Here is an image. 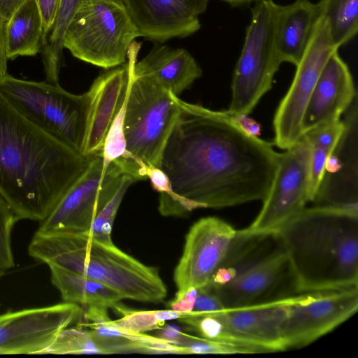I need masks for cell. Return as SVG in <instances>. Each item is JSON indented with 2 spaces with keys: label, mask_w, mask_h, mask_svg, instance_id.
I'll use <instances>...</instances> for the list:
<instances>
[{
  "label": "cell",
  "mask_w": 358,
  "mask_h": 358,
  "mask_svg": "<svg viewBox=\"0 0 358 358\" xmlns=\"http://www.w3.org/2000/svg\"><path fill=\"white\" fill-rule=\"evenodd\" d=\"M126 103L127 99L110 127L104 141L101 154L104 169H106L110 162L120 158L125 152L124 117Z\"/></svg>",
  "instance_id": "31"
},
{
  "label": "cell",
  "mask_w": 358,
  "mask_h": 358,
  "mask_svg": "<svg viewBox=\"0 0 358 358\" xmlns=\"http://www.w3.org/2000/svg\"><path fill=\"white\" fill-rule=\"evenodd\" d=\"M43 20L36 0H26L6 25L7 57L34 56L41 51Z\"/></svg>",
  "instance_id": "25"
},
{
  "label": "cell",
  "mask_w": 358,
  "mask_h": 358,
  "mask_svg": "<svg viewBox=\"0 0 358 358\" xmlns=\"http://www.w3.org/2000/svg\"><path fill=\"white\" fill-rule=\"evenodd\" d=\"M317 3L322 16L328 21L334 43L340 48L353 39L358 31V0H320Z\"/></svg>",
  "instance_id": "26"
},
{
  "label": "cell",
  "mask_w": 358,
  "mask_h": 358,
  "mask_svg": "<svg viewBox=\"0 0 358 358\" xmlns=\"http://www.w3.org/2000/svg\"><path fill=\"white\" fill-rule=\"evenodd\" d=\"M26 0H0V19L8 22Z\"/></svg>",
  "instance_id": "40"
},
{
  "label": "cell",
  "mask_w": 358,
  "mask_h": 358,
  "mask_svg": "<svg viewBox=\"0 0 358 358\" xmlns=\"http://www.w3.org/2000/svg\"><path fill=\"white\" fill-rule=\"evenodd\" d=\"M0 95L31 123L82 154L88 115L86 92L74 94L59 83L7 74L0 80Z\"/></svg>",
  "instance_id": "6"
},
{
  "label": "cell",
  "mask_w": 358,
  "mask_h": 358,
  "mask_svg": "<svg viewBox=\"0 0 358 358\" xmlns=\"http://www.w3.org/2000/svg\"><path fill=\"white\" fill-rule=\"evenodd\" d=\"M7 22L0 19V80L7 74V44L6 25Z\"/></svg>",
  "instance_id": "38"
},
{
  "label": "cell",
  "mask_w": 358,
  "mask_h": 358,
  "mask_svg": "<svg viewBox=\"0 0 358 358\" xmlns=\"http://www.w3.org/2000/svg\"><path fill=\"white\" fill-rule=\"evenodd\" d=\"M311 145L304 135L279 153L275 174L262 207L242 231L250 236H273L310 202Z\"/></svg>",
  "instance_id": "10"
},
{
  "label": "cell",
  "mask_w": 358,
  "mask_h": 358,
  "mask_svg": "<svg viewBox=\"0 0 358 358\" xmlns=\"http://www.w3.org/2000/svg\"><path fill=\"white\" fill-rule=\"evenodd\" d=\"M36 1L43 20V42L55 23L59 0H36Z\"/></svg>",
  "instance_id": "35"
},
{
  "label": "cell",
  "mask_w": 358,
  "mask_h": 358,
  "mask_svg": "<svg viewBox=\"0 0 358 358\" xmlns=\"http://www.w3.org/2000/svg\"><path fill=\"white\" fill-rule=\"evenodd\" d=\"M178 103L159 165L170 185L169 194H159V213L183 216L263 201L279 157L271 144L245 131L227 110L180 98Z\"/></svg>",
  "instance_id": "1"
},
{
  "label": "cell",
  "mask_w": 358,
  "mask_h": 358,
  "mask_svg": "<svg viewBox=\"0 0 358 358\" xmlns=\"http://www.w3.org/2000/svg\"><path fill=\"white\" fill-rule=\"evenodd\" d=\"M113 308L121 315L113 320L118 327L133 333L146 334L161 329L165 323L160 321L156 310H137L128 308L119 303Z\"/></svg>",
  "instance_id": "29"
},
{
  "label": "cell",
  "mask_w": 358,
  "mask_h": 358,
  "mask_svg": "<svg viewBox=\"0 0 358 358\" xmlns=\"http://www.w3.org/2000/svg\"><path fill=\"white\" fill-rule=\"evenodd\" d=\"M138 31L121 1L80 0L66 27L63 47L87 63L106 69L127 60Z\"/></svg>",
  "instance_id": "7"
},
{
  "label": "cell",
  "mask_w": 358,
  "mask_h": 358,
  "mask_svg": "<svg viewBox=\"0 0 358 358\" xmlns=\"http://www.w3.org/2000/svg\"><path fill=\"white\" fill-rule=\"evenodd\" d=\"M133 182L134 179L125 175L116 193L98 213L86 232L90 237L103 243H113L111 238L113 223L122 199Z\"/></svg>",
  "instance_id": "27"
},
{
  "label": "cell",
  "mask_w": 358,
  "mask_h": 358,
  "mask_svg": "<svg viewBox=\"0 0 358 358\" xmlns=\"http://www.w3.org/2000/svg\"><path fill=\"white\" fill-rule=\"evenodd\" d=\"M132 73L152 78L178 96L202 76L200 66L187 50L159 45L136 62Z\"/></svg>",
  "instance_id": "22"
},
{
  "label": "cell",
  "mask_w": 358,
  "mask_h": 358,
  "mask_svg": "<svg viewBox=\"0 0 358 358\" xmlns=\"http://www.w3.org/2000/svg\"><path fill=\"white\" fill-rule=\"evenodd\" d=\"M345 128L343 120H339L319 125L303 134L312 148L333 150Z\"/></svg>",
  "instance_id": "32"
},
{
  "label": "cell",
  "mask_w": 358,
  "mask_h": 358,
  "mask_svg": "<svg viewBox=\"0 0 358 358\" xmlns=\"http://www.w3.org/2000/svg\"><path fill=\"white\" fill-rule=\"evenodd\" d=\"M140 48L141 43L134 41L127 62L101 73L86 92L88 115L83 155L101 157L106 134L127 98Z\"/></svg>",
  "instance_id": "16"
},
{
  "label": "cell",
  "mask_w": 358,
  "mask_h": 358,
  "mask_svg": "<svg viewBox=\"0 0 358 358\" xmlns=\"http://www.w3.org/2000/svg\"><path fill=\"white\" fill-rule=\"evenodd\" d=\"M148 178L150 180L153 189L159 194H169L170 185L168 178L159 168H152L148 172Z\"/></svg>",
  "instance_id": "37"
},
{
  "label": "cell",
  "mask_w": 358,
  "mask_h": 358,
  "mask_svg": "<svg viewBox=\"0 0 358 358\" xmlns=\"http://www.w3.org/2000/svg\"><path fill=\"white\" fill-rule=\"evenodd\" d=\"M237 234V229L219 217H206L194 222L186 234L182 254L174 270L176 294L208 286L226 261Z\"/></svg>",
  "instance_id": "14"
},
{
  "label": "cell",
  "mask_w": 358,
  "mask_h": 358,
  "mask_svg": "<svg viewBox=\"0 0 358 358\" xmlns=\"http://www.w3.org/2000/svg\"><path fill=\"white\" fill-rule=\"evenodd\" d=\"M178 99L152 78L131 73L124 117L126 149L114 162L134 182L147 179L149 169L159 168L179 115Z\"/></svg>",
  "instance_id": "5"
},
{
  "label": "cell",
  "mask_w": 358,
  "mask_h": 358,
  "mask_svg": "<svg viewBox=\"0 0 358 358\" xmlns=\"http://www.w3.org/2000/svg\"><path fill=\"white\" fill-rule=\"evenodd\" d=\"M333 150L311 147L310 160V195L313 201L322 179L327 159Z\"/></svg>",
  "instance_id": "33"
},
{
  "label": "cell",
  "mask_w": 358,
  "mask_h": 358,
  "mask_svg": "<svg viewBox=\"0 0 358 358\" xmlns=\"http://www.w3.org/2000/svg\"><path fill=\"white\" fill-rule=\"evenodd\" d=\"M286 268V255L280 245L263 258L242 266L227 284L209 288L226 308L252 304L275 286Z\"/></svg>",
  "instance_id": "20"
},
{
  "label": "cell",
  "mask_w": 358,
  "mask_h": 358,
  "mask_svg": "<svg viewBox=\"0 0 358 358\" xmlns=\"http://www.w3.org/2000/svg\"><path fill=\"white\" fill-rule=\"evenodd\" d=\"M48 266L52 283L64 302L108 308L122 299L117 292L99 282L57 266Z\"/></svg>",
  "instance_id": "24"
},
{
  "label": "cell",
  "mask_w": 358,
  "mask_h": 358,
  "mask_svg": "<svg viewBox=\"0 0 358 358\" xmlns=\"http://www.w3.org/2000/svg\"><path fill=\"white\" fill-rule=\"evenodd\" d=\"M96 157L38 128L0 95V195L19 220H44Z\"/></svg>",
  "instance_id": "2"
},
{
  "label": "cell",
  "mask_w": 358,
  "mask_h": 358,
  "mask_svg": "<svg viewBox=\"0 0 358 358\" xmlns=\"http://www.w3.org/2000/svg\"><path fill=\"white\" fill-rule=\"evenodd\" d=\"M321 16L318 3L310 0H295L289 4L278 5L275 43L282 63L298 64Z\"/></svg>",
  "instance_id": "23"
},
{
  "label": "cell",
  "mask_w": 358,
  "mask_h": 358,
  "mask_svg": "<svg viewBox=\"0 0 358 358\" xmlns=\"http://www.w3.org/2000/svg\"><path fill=\"white\" fill-rule=\"evenodd\" d=\"M125 175L115 162L103 168L96 156L87 171L41 222L38 232H87L94 220L119 189Z\"/></svg>",
  "instance_id": "12"
},
{
  "label": "cell",
  "mask_w": 358,
  "mask_h": 358,
  "mask_svg": "<svg viewBox=\"0 0 358 358\" xmlns=\"http://www.w3.org/2000/svg\"><path fill=\"white\" fill-rule=\"evenodd\" d=\"M86 323L79 327L87 330L101 355L120 353L173 354L175 345L158 336L125 331L116 326L102 306H87Z\"/></svg>",
  "instance_id": "21"
},
{
  "label": "cell",
  "mask_w": 358,
  "mask_h": 358,
  "mask_svg": "<svg viewBox=\"0 0 358 358\" xmlns=\"http://www.w3.org/2000/svg\"><path fill=\"white\" fill-rule=\"evenodd\" d=\"M251 20L236 64L231 83V116L248 115L271 90L282 64L275 43L278 5L273 0H255Z\"/></svg>",
  "instance_id": "8"
},
{
  "label": "cell",
  "mask_w": 358,
  "mask_h": 358,
  "mask_svg": "<svg viewBox=\"0 0 358 358\" xmlns=\"http://www.w3.org/2000/svg\"><path fill=\"white\" fill-rule=\"evenodd\" d=\"M344 131L328 157L312 202L315 206L358 212L357 98L346 110Z\"/></svg>",
  "instance_id": "17"
},
{
  "label": "cell",
  "mask_w": 358,
  "mask_h": 358,
  "mask_svg": "<svg viewBox=\"0 0 358 358\" xmlns=\"http://www.w3.org/2000/svg\"><path fill=\"white\" fill-rule=\"evenodd\" d=\"M273 237L298 292L358 287V212L305 208Z\"/></svg>",
  "instance_id": "3"
},
{
  "label": "cell",
  "mask_w": 358,
  "mask_h": 358,
  "mask_svg": "<svg viewBox=\"0 0 358 358\" xmlns=\"http://www.w3.org/2000/svg\"><path fill=\"white\" fill-rule=\"evenodd\" d=\"M224 1L231 6L236 7L241 6L245 4H250L252 2H254L255 0H220Z\"/></svg>",
  "instance_id": "41"
},
{
  "label": "cell",
  "mask_w": 358,
  "mask_h": 358,
  "mask_svg": "<svg viewBox=\"0 0 358 358\" xmlns=\"http://www.w3.org/2000/svg\"><path fill=\"white\" fill-rule=\"evenodd\" d=\"M18 220L11 208L0 195V278L14 266L11 234Z\"/></svg>",
  "instance_id": "30"
},
{
  "label": "cell",
  "mask_w": 358,
  "mask_h": 358,
  "mask_svg": "<svg viewBox=\"0 0 358 358\" xmlns=\"http://www.w3.org/2000/svg\"><path fill=\"white\" fill-rule=\"evenodd\" d=\"M338 49L331 38L327 20L321 16L275 113L274 144L278 148L285 150L302 136L301 123L307 102L327 61Z\"/></svg>",
  "instance_id": "13"
},
{
  "label": "cell",
  "mask_w": 358,
  "mask_h": 358,
  "mask_svg": "<svg viewBox=\"0 0 358 358\" xmlns=\"http://www.w3.org/2000/svg\"><path fill=\"white\" fill-rule=\"evenodd\" d=\"M358 310V287L289 296L280 327L285 350L304 347L329 333Z\"/></svg>",
  "instance_id": "11"
},
{
  "label": "cell",
  "mask_w": 358,
  "mask_h": 358,
  "mask_svg": "<svg viewBox=\"0 0 358 358\" xmlns=\"http://www.w3.org/2000/svg\"><path fill=\"white\" fill-rule=\"evenodd\" d=\"M45 354L101 355V352L87 330L78 327L64 329Z\"/></svg>",
  "instance_id": "28"
},
{
  "label": "cell",
  "mask_w": 358,
  "mask_h": 358,
  "mask_svg": "<svg viewBox=\"0 0 358 358\" xmlns=\"http://www.w3.org/2000/svg\"><path fill=\"white\" fill-rule=\"evenodd\" d=\"M158 337L181 345L188 337V334L182 332L178 327L171 325H164L159 329Z\"/></svg>",
  "instance_id": "39"
},
{
  "label": "cell",
  "mask_w": 358,
  "mask_h": 358,
  "mask_svg": "<svg viewBox=\"0 0 358 358\" xmlns=\"http://www.w3.org/2000/svg\"><path fill=\"white\" fill-rule=\"evenodd\" d=\"M36 261L79 273L117 292L123 299L160 303L167 287L156 267L148 266L113 243L96 241L86 232L40 233L28 247Z\"/></svg>",
  "instance_id": "4"
},
{
  "label": "cell",
  "mask_w": 358,
  "mask_h": 358,
  "mask_svg": "<svg viewBox=\"0 0 358 358\" xmlns=\"http://www.w3.org/2000/svg\"><path fill=\"white\" fill-rule=\"evenodd\" d=\"M139 36L164 43L201 27L199 15L209 0H122Z\"/></svg>",
  "instance_id": "18"
},
{
  "label": "cell",
  "mask_w": 358,
  "mask_h": 358,
  "mask_svg": "<svg viewBox=\"0 0 358 358\" xmlns=\"http://www.w3.org/2000/svg\"><path fill=\"white\" fill-rule=\"evenodd\" d=\"M76 303H62L0 315V355H43L81 316Z\"/></svg>",
  "instance_id": "15"
},
{
  "label": "cell",
  "mask_w": 358,
  "mask_h": 358,
  "mask_svg": "<svg viewBox=\"0 0 358 358\" xmlns=\"http://www.w3.org/2000/svg\"><path fill=\"white\" fill-rule=\"evenodd\" d=\"M288 297L210 313L192 312L178 320L203 338L252 348L284 351L280 327Z\"/></svg>",
  "instance_id": "9"
},
{
  "label": "cell",
  "mask_w": 358,
  "mask_h": 358,
  "mask_svg": "<svg viewBox=\"0 0 358 358\" xmlns=\"http://www.w3.org/2000/svg\"><path fill=\"white\" fill-rule=\"evenodd\" d=\"M198 294V289L190 287L185 292L177 294L169 302L170 309L182 313H189L194 310L195 301Z\"/></svg>",
  "instance_id": "36"
},
{
  "label": "cell",
  "mask_w": 358,
  "mask_h": 358,
  "mask_svg": "<svg viewBox=\"0 0 358 358\" xmlns=\"http://www.w3.org/2000/svg\"><path fill=\"white\" fill-rule=\"evenodd\" d=\"M226 308L217 295L209 287L198 289L194 310L196 313H210Z\"/></svg>",
  "instance_id": "34"
},
{
  "label": "cell",
  "mask_w": 358,
  "mask_h": 358,
  "mask_svg": "<svg viewBox=\"0 0 358 358\" xmlns=\"http://www.w3.org/2000/svg\"><path fill=\"white\" fill-rule=\"evenodd\" d=\"M356 98L350 71L337 50L327 61L307 102L301 123L302 135L319 125L341 120Z\"/></svg>",
  "instance_id": "19"
}]
</instances>
